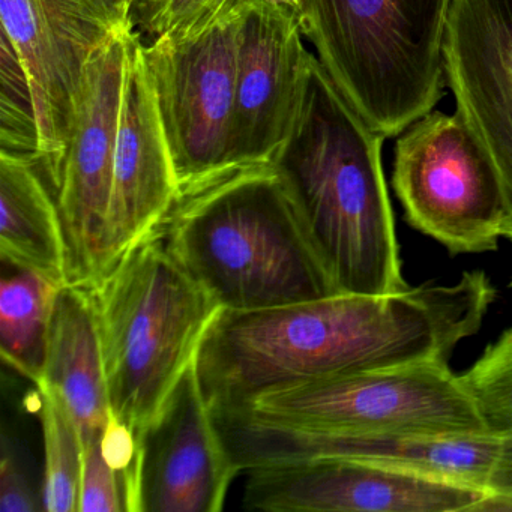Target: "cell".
Here are the masks:
<instances>
[{
	"label": "cell",
	"instance_id": "1",
	"mask_svg": "<svg viewBox=\"0 0 512 512\" xmlns=\"http://www.w3.org/2000/svg\"><path fill=\"white\" fill-rule=\"evenodd\" d=\"M496 289L482 271L388 295L337 293L265 310H223L196 358L209 409H241L302 383L448 361L481 328Z\"/></svg>",
	"mask_w": 512,
	"mask_h": 512
},
{
	"label": "cell",
	"instance_id": "2",
	"mask_svg": "<svg viewBox=\"0 0 512 512\" xmlns=\"http://www.w3.org/2000/svg\"><path fill=\"white\" fill-rule=\"evenodd\" d=\"M385 140L314 55L292 130L272 163L338 293L409 289L382 167Z\"/></svg>",
	"mask_w": 512,
	"mask_h": 512
},
{
	"label": "cell",
	"instance_id": "3",
	"mask_svg": "<svg viewBox=\"0 0 512 512\" xmlns=\"http://www.w3.org/2000/svg\"><path fill=\"white\" fill-rule=\"evenodd\" d=\"M158 229L223 310H265L338 293L274 163L239 164L185 185Z\"/></svg>",
	"mask_w": 512,
	"mask_h": 512
},
{
	"label": "cell",
	"instance_id": "4",
	"mask_svg": "<svg viewBox=\"0 0 512 512\" xmlns=\"http://www.w3.org/2000/svg\"><path fill=\"white\" fill-rule=\"evenodd\" d=\"M113 419L139 445L223 307L157 229L91 289Z\"/></svg>",
	"mask_w": 512,
	"mask_h": 512
},
{
	"label": "cell",
	"instance_id": "5",
	"mask_svg": "<svg viewBox=\"0 0 512 512\" xmlns=\"http://www.w3.org/2000/svg\"><path fill=\"white\" fill-rule=\"evenodd\" d=\"M452 0H304L299 25L338 91L385 139L445 97Z\"/></svg>",
	"mask_w": 512,
	"mask_h": 512
},
{
	"label": "cell",
	"instance_id": "6",
	"mask_svg": "<svg viewBox=\"0 0 512 512\" xmlns=\"http://www.w3.org/2000/svg\"><path fill=\"white\" fill-rule=\"evenodd\" d=\"M238 410L263 424L325 434L488 433L448 361L341 374L263 395Z\"/></svg>",
	"mask_w": 512,
	"mask_h": 512
},
{
	"label": "cell",
	"instance_id": "7",
	"mask_svg": "<svg viewBox=\"0 0 512 512\" xmlns=\"http://www.w3.org/2000/svg\"><path fill=\"white\" fill-rule=\"evenodd\" d=\"M392 187L407 223L449 253L496 250L505 188L490 152L458 110H431L398 134Z\"/></svg>",
	"mask_w": 512,
	"mask_h": 512
},
{
	"label": "cell",
	"instance_id": "8",
	"mask_svg": "<svg viewBox=\"0 0 512 512\" xmlns=\"http://www.w3.org/2000/svg\"><path fill=\"white\" fill-rule=\"evenodd\" d=\"M245 0L190 35L143 44L179 188L232 167L236 49Z\"/></svg>",
	"mask_w": 512,
	"mask_h": 512
},
{
	"label": "cell",
	"instance_id": "9",
	"mask_svg": "<svg viewBox=\"0 0 512 512\" xmlns=\"http://www.w3.org/2000/svg\"><path fill=\"white\" fill-rule=\"evenodd\" d=\"M2 34L28 74L50 188L70 143L86 73L95 53L128 22L107 0H0Z\"/></svg>",
	"mask_w": 512,
	"mask_h": 512
},
{
	"label": "cell",
	"instance_id": "10",
	"mask_svg": "<svg viewBox=\"0 0 512 512\" xmlns=\"http://www.w3.org/2000/svg\"><path fill=\"white\" fill-rule=\"evenodd\" d=\"M131 23L116 29L86 73L70 143L52 187L68 253V284L92 289L110 271L109 211Z\"/></svg>",
	"mask_w": 512,
	"mask_h": 512
},
{
	"label": "cell",
	"instance_id": "11",
	"mask_svg": "<svg viewBox=\"0 0 512 512\" xmlns=\"http://www.w3.org/2000/svg\"><path fill=\"white\" fill-rule=\"evenodd\" d=\"M212 416L239 473L286 461L340 457L488 491L500 446V436L493 433L325 434L263 424L238 410H212Z\"/></svg>",
	"mask_w": 512,
	"mask_h": 512
},
{
	"label": "cell",
	"instance_id": "12",
	"mask_svg": "<svg viewBox=\"0 0 512 512\" xmlns=\"http://www.w3.org/2000/svg\"><path fill=\"white\" fill-rule=\"evenodd\" d=\"M244 508L266 512H478L490 493L367 461L340 457L248 470Z\"/></svg>",
	"mask_w": 512,
	"mask_h": 512
},
{
	"label": "cell",
	"instance_id": "13",
	"mask_svg": "<svg viewBox=\"0 0 512 512\" xmlns=\"http://www.w3.org/2000/svg\"><path fill=\"white\" fill-rule=\"evenodd\" d=\"M299 17L245 0L236 49L232 166L272 163L292 130L314 55Z\"/></svg>",
	"mask_w": 512,
	"mask_h": 512
},
{
	"label": "cell",
	"instance_id": "14",
	"mask_svg": "<svg viewBox=\"0 0 512 512\" xmlns=\"http://www.w3.org/2000/svg\"><path fill=\"white\" fill-rule=\"evenodd\" d=\"M238 473L194 361L137 445V512L221 511Z\"/></svg>",
	"mask_w": 512,
	"mask_h": 512
},
{
	"label": "cell",
	"instance_id": "15",
	"mask_svg": "<svg viewBox=\"0 0 512 512\" xmlns=\"http://www.w3.org/2000/svg\"><path fill=\"white\" fill-rule=\"evenodd\" d=\"M446 86L499 169L502 238L512 242V0H452L443 40Z\"/></svg>",
	"mask_w": 512,
	"mask_h": 512
},
{
	"label": "cell",
	"instance_id": "16",
	"mask_svg": "<svg viewBox=\"0 0 512 512\" xmlns=\"http://www.w3.org/2000/svg\"><path fill=\"white\" fill-rule=\"evenodd\" d=\"M179 190L169 140L143 55V41L131 26L113 163L110 269L157 232Z\"/></svg>",
	"mask_w": 512,
	"mask_h": 512
},
{
	"label": "cell",
	"instance_id": "17",
	"mask_svg": "<svg viewBox=\"0 0 512 512\" xmlns=\"http://www.w3.org/2000/svg\"><path fill=\"white\" fill-rule=\"evenodd\" d=\"M67 404L82 439L112 422L97 311L91 289L65 284L56 293L43 380Z\"/></svg>",
	"mask_w": 512,
	"mask_h": 512
},
{
	"label": "cell",
	"instance_id": "18",
	"mask_svg": "<svg viewBox=\"0 0 512 512\" xmlns=\"http://www.w3.org/2000/svg\"><path fill=\"white\" fill-rule=\"evenodd\" d=\"M38 161L0 154V260L68 284V253L55 194Z\"/></svg>",
	"mask_w": 512,
	"mask_h": 512
},
{
	"label": "cell",
	"instance_id": "19",
	"mask_svg": "<svg viewBox=\"0 0 512 512\" xmlns=\"http://www.w3.org/2000/svg\"><path fill=\"white\" fill-rule=\"evenodd\" d=\"M61 287L34 272L4 263L0 281V353L5 364L35 386L43 380L50 319Z\"/></svg>",
	"mask_w": 512,
	"mask_h": 512
},
{
	"label": "cell",
	"instance_id": "20",
	"mask_svg": "<svg viewBox=\"0 0 512 512\" xmlns=\"http://www.w3.org/2000/svg\"><path fill=\"white\" fill-rule=\"evenodd\" d=\"M44 446L41 506L49 512H77L83 440L65 401L49 386H37Z\"/></svg>",
	"mask_w": 512,
	"mask_h": 512
},
{
	"label": "cell",
	"instance_id": "21",
	"mask_svg": "<svg viewBox=\"0 0 512 512\" xmlns=\"http://www.w3.org/2000/svg\"><path fill=\"white\" fill-rule=\"evenodd\" d=\"M0 146L2 152L32 158L40 164L37 116L28 74L11 41L0 44Z\"/></svg>",
	"mask_w": 512,
	"mask_h": 512
},
{
	"label": "cell",
	"instance_id": "22",
	"mask_svg": "<svg viewBox=\"0 0 512 512\" xmlns=\"http://www.w3.org/2000/svg\"><path fill=\"white\" fill-rule=\"evenodd\" d=\"M488 433L512 431V328L506 329L481 358L461 374Z\"/></svg>",
	"mask_w": 512,
	"mask_h": 512
},
{
	"label": "cell",
	"instance_id": "23",
	"mask_svg": "<svg viewBox=\"0 0 512 512\" xmlns=\"http://www.w3.org/2000/svg\"><path fill=\"white\" fill-rule=\"evenodd\" d=\"M104 431L83 440L77 512H137L136 475L113 466L104 451Z\"/></svg>",
	"mask_w": 512,
	"mask_h": 512
},
{
	"label": "cell",
	"instance_id": "24",
	"mask_svg": "<svg viewBox=\"0 0 512 512\" xmlns=\"http://www.w3.org/2000/svg\"><path fill=\"white\" fill-rule=\"evenodd\" d=\"M239 0H133L128 20L143 44L166 35H190L229 10Z\"/></svg>",
	"mask_w": 512,
	"mask_h": 512
},
{
	"label": "cell",
	"instance_id": "25",
	"mask_svg": "<svg viewBox=\"0 0 512 512\" xmlns=\"http://www.w3.org/2000/svg\"><path fill=\"white\" fill-rule=\"evenodd\" d=\"M7 428L2 430V458H0V512H35L40 505Z\"/></svg>",
	"mask_w": 512,
	"mask_h": 512
},
{
	"label": "cell",
	"instance_id": "26",
	"mask_svg": "<svg viewBox=\"0 0 512 512\" xmlns=\"http://www.w3.org/2000/svg\"><path fill=\"white\" fill-rule=\"evenodd\" d=\"M487 488L490 496L478 512H512V431L500 436L499 454Z\"/></svg>",
	"mask_w": 512,
	"mask_h": 512
},
{
	"label": "cell",
	"instance_id": "27",
	"mask_svg": "<svg viewBox=\"0 0 512 512\" xmlns=\"http://www.w3.org/2000/svg\"><path fill=\"white\" fill-rule=\"evenodd\" d=\"M259 4L269 5V7L278 8V10L287 11V13L296 14L299 17L301 13L302 2L304 0H254Z\"/></svg>",
	"mask_w": 512,
	"mask_h": 512
},
{
	"label": "cell",
	"instance_id": "28",
	"mask_svg": "<svg viewBox=\"0 0 512 512\" xmlns=\"http://www.w3.org/2000/svg\"><path fill=\"white\" fill-rule=\"evenodd\" d=\"M109 4H112L113 7L119 8V10L125 11L128 13L130 11V5L133 0H107Z\"/></svg>",
	"mask_w": 512,
	"mask_h": 512
},
{
	"label": "cell",
	"instance_id": "29",
	"mask_svg": "<svg viewBox=\"0 0 512 512\" xmlns=\"http://www.w3.org/2000/svg\"><path fill=\"white\" fill-rule=\"evenodd\" d=\"M509 287H512V280H511V283H509Z\"/></svg>",
	"mask_w": 512,
	"mask_h": 512
}]
</instances>
